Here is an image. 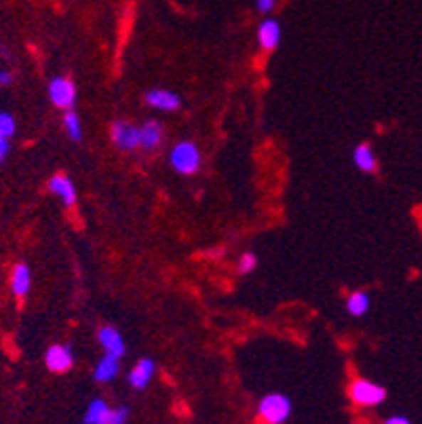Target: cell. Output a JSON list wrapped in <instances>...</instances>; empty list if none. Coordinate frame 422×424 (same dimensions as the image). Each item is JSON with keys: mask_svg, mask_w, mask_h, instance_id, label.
Here are the masks:
<instances>
[{"mask_svg": "<svg viewBox=\"0 0 422 424\" xmlns=\"http://www.w3.org/2000/svg\"><path fill=\"white\" fill-rule=\"evenodd\" d=\"M292 416V401L281 393H270L258 403V418L262 424H285Z\"/></svg>", "mask_w": 422, "mask_h": 424, "instance_id": "cell-1", "label": "cell"}, {"mask_svg": "<svg viewBox=\"0 0 422 424\" xmlns=\"http://www.w3.org/2000/svg\"><path fill=\"white\" fill-rule=\"evenodd\" d=\"M169 163L181 176H192L201 167V150L190 139L178 142L169 152Z\"/></svg>", "mask_w": 422, "mask_h": 424, "instance_id": "cell-2", "label": "cell"}, {"mask_svg": "<svg viewBox=\"0 0 422 424\" xmlns=\"http://www.w3.org/2000/svg\"><path fill=\"white\" fill-rule=\"evenodd\" d=\"M351 399L357 403V406H363V408H371V406H380L384 399H386V388L371 382V380H355L351 384Z\"/></svg>", "mask_w": 422, "mask_h": 424, "instance_id": "cell-3", "label": "cell"}, {"mask_svg": "<svg viewBox=\"0 0 422 424\" xmlns=\"http://www.w3.org/2000/svg\"><path fill=\"white\" fill-rule=\"evenodd\" d=\"M110 139L122 152H133L139 148V127L129 121H115L110 127Z\"/></svg>", "mask_w": 422, "mask_h": 424, "instance_id": "cell-4", "label": "cell"}, {"mask_svg": "<svg viewBox=\"0 0 422 424\" xmlns=\"http://www.w3.org/2000/svg\"><path fill=\"white\" fill-rule=\"evenodd\" d=\"M49 97L60 110H74L76 104V85L65 78V76H56L49 83Z\"/></svg>", "mask_w": 422, "mask_h": 424, "instance_id": "cell-5", "label": "cell"}, {"mask_svg": "<svg viewBox=\"0 0 422 424\" xmlns=\"http://www.w3.org/2000/svg\"><path fill=\"white\" fill-rule=\"evenodd\" d=\"M281 38H283L281 23L273 17H264L258 26V45L264 51H275L281 45Z\"/></svg>", "mask_w": 422, "mask_h": 424, "instance_id": "cell-6", "label": "cell"}, {"mask_svg": "<svg viewBox=\"0 0 422 424\" xmlns=\"http://www.w3.org/2000/svg\"><path fill=\"white\" fill-rule=\"evenodd\" d=\"M146 104L154 110H163V112H176L180 110L181 97L178 93L169 91V89H152L144 95Z\"/></svg>", "mask_w": 422, "mask_h": 424, "instance_id": "cell-7", "label": "cell"}, {"mask_svg": "<svg viewBox=\"0 0 422 424\" xmlns=\"http://www.w3.org/2000/svg\"><path fill=\"white\" fill-rule=\"evenodd\" d=\"M45 364H47V367L51 371L63 373V371H68L74 365V355H72L70 346H65V344H53L47 351V355H45Z\"/></svg>", "mask_w": 422, "mask_h": 424, "instance_id": "cell-8", "label": "cell"}, {"mask_svg": "<svg viewBox=\"0 0 422 424\" xmlns=\"http://www.w3.org/2000/svg\"><path fill=\"white\" fill-rule=\"evenodd\" d=\"M97 340L102 344V349L106 351V355H115L121 359L125 355V340H122L121 332L112 325H104L100 332H97Z\"/></svg>", "mask_w": 422, "mask_h": 424, "instance_id": "cell-9", "label": "cell"}, {"mask_svg": "<svg viewBox=\"0 0 422 424\" xmlns=\"http://www.w3.org/2000/svg\"><path fill=\"white\" fill-rule=\"evenodd\" d=\"M154 371H157V365L152 359H148V357L139 359L137 364L133 365V369L129 371V386L135 388V391H144L150 384Z\"/></svg>", "mask_w": 422, "mask_h": 424, "instance_id": "cell-10", "label": "cell"}, {"mask_svg": "<svg viewBox=\"0 0 422 424\" xmlns=\"http://www.w3.org/2000/svg\"><path fill=\"white\" fill-rule=\"evenodd\" d=\"M163 137H165L163 124L154 119L146 121L139 127V148L142 150H157L161 146Z\"/></svg>", "mask_w": 422, "mask_h": 424, "instance_id": "cell-11", "label": "cell"}, {"mask_svg": "<svg viewBox=\"0 0 422 424\" xmlns=\"http://www.w3.org/2000/svg\"><path fill=\"white\" fill-rule=\"evenodd\" d=\"M49 188L65 207H72L76 203V188L65 174H56L49 182Z\"/></svg>", "mask_w": 422, "mask_h": 424, "instance_id": "cell-12", "label": "cell"}, {"mask_svg": "<svg viewBox=\"0 0 422 424\" xmlns=\"http://www.w3.org/2000/svg\"><path fill=\"white\" fill-rule=\"evenodd\" d=\"M32 287V270L28 264H17L11 272V292L17 296V298H23L28 296Z\"/></svg>", "mask_w": 422, "mask_h": 424, "instance_id": "cell-13", "label": "cell"}, {"mask_svg": "<svg viewBox=\"0 0 422 424\" xmlns=\"http://www.w3.org/2000/svg\"><path fill=\"white\" fill-rule=\"evenodd\" d=\"M119 371H121V359L115 355H104L93 369V378L95 382H110L119 376Z\"/></svg>", "mask_w": 422, "mask_h": 424, "instance_id": "cell-14", "label": "cell"}, {"mask_svg": "<svg viewBox=\"0 0 422 424\" xmlns=\"http://www.w3.org/2000/svg\"><path fill=\"white\" fill-rule=\"evenodd\" d=\"M353 161L357 165L359 171H365V174H374L376 167H378V161H376V154L371 150L369 144H359L353 152Z\"/></svg>", "mask_w": 422, "mask_h": 424, "instance_id": "cell-15", "label": "cell"}, {"mask_svg": "<svg viewBox=\"0 0 422 424\" xmlns=\"http://www.w3.org/2000/svg\"><path fill=\"white\" fill-rule=\"evenodd\" d=\"M112 408L104 401V399H93L85 412V424H106L110 418Z\"/></svg>", "mask_w": 422, "mask_h": 424, "instance_id": "cell-16", "label": "cell"}, {"mask_svg": "<svg viewBox=\"0 0 422 424\" xmlns=\"http://www.w3.org/2000/svg\"><path fill=\"white\" fill-rule=\"evenodd\" d=\"M371 306V298L367 292H353L347 300V310L353 314V317H363Z\"/></svg>", "mask_w": 422, "mask_h": 424, "instance_id": "cell-17", "label": "cell"}, {"mask_svg": "<svg viewBox=\"0 0 422 424\" xmlns=\"http://www.w3.org/2000/svg\"><path fill=\"white\" fill-rule=\"evenodd\" d=\"M63 127H65V133L72 142H80L83 139V122L80 117L74 112V110H68L65 117H63Z\"/></svg>", "mask_w": 422, "mask_h": 424, "instance_id": "cell-18", "label": "cell"}, {"mask_svg": "<svg viewBox=\"0 0 422 424\" xmlns=\"http://www.w3.org/2000/svg\"><path fill=\"white\" fill-rule=\"evenodd\" d=\"M255 266H258V255H255L253 251H245L241 258H239V272H241V275L253 272Z\"/></svg>", "mask_w": 422, "mask_h": 424, "instance_id": "cell-19", "label": "cell"}, {"mask_svg": "<svg viewBox=\"0 0 422 424\" xmlns=\"http://www.w3.org/2000/svg\"><path fill=\"white\" fill-rule=\"evenodd\" d=\"M15 119L9 112H0V135L4 137H13L15 135Z\"/></svg>", "mask_w": 422, "mask_h": 424, "instance_id": "cell-20", "label": "cell"}, {"mask_svg": "<svg viewBox=\"0 0 422 424\" xmlns=\"http://www.w3.org/2000/svg\"><path fill=\"white\" fill-rule=\"evenodd\" d=\"M127 420H129V408L119 406V408H112L110 418L106 424H127Z\"/></svg>", "mask_w": 422, "mask_h": 424, "instance_id": "cell-21", "label": "cell"}, {"mask_svg": "<svg viewBox=\"0 0 422 424\" xmlns=\"http://www.w3.org/2000/svg\"><path fill=\"white\" fill-rule=\"evenodd\" d=\"M277 2L279 0H255V11L260 15H270L277 9Z\"/></svg>", "mask_w": 422, "mask_h": 424, "instance_id": "cell-22", "label": "cell"}, {"mask_svg": "<svg viewBox=\"0 0 422 424\" xmlns=\"http://www.w3.org/2000/svg\"><path fill=\"white\" fill-rule=\"evenodd\" d=\"M6 152H9V137L0 135V165H2V161L6 157Z\"/></svg>", "mask_w": 422, "mask_h": 424, "instance_id": "cell-23", "label": "cell"}, {"mask_svg": "<svg viewBox=\"0 0 422 424\" xmlns=\"http://www.w3.org/2000/svg\"><path fill=\"white\" fill-rule=\"evenodd\" d=\"M13 83V74L9 70H0V85L2 87H9Z\"/></svg>", "mask_w": 422, "mask_h": 424, "instance_id": "cell-24", "label": "cell"}, {"mask_svg": "<svg viewBox=\"0 0 422 424\" xmlns=\"http://www.w3.org/2000/svg\"><path fill=\"white\" fill-rule=\"evenodd\" d=\"M384 424H412L410 423V418H406V416H391V418H386Z\"/></svg>", "mask_w": 422, "mask_h": 424, "instance_id": "cell-25", "label": "cell"}]
</instances>
